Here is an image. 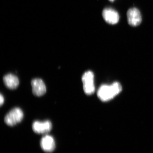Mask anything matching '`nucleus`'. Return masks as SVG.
<instances>
[{
    "instance_id": "f257e3e1",
    "label": "nucleus",
    "mask_w": 153,
    "mask_h": 153,
    "mask_svg": "<svg viewBox=\"0 0 153 153\" xmlns=\"http://www.w3.org/2000/svg\"><path fill=\"white\" fill-rule=\"evenodd\" d=\"M122 87L118 82L111 85H103L99 87L97 91V96L103 102H107L114 98L121 92Z\"/></svg>"
},
{
    "instance_id": "f03ea898",
    "label": "nucleus",
    "mask_w": 153,
    "mask_h": 153,
    "mask_svg": "<svg viewBox=\"0 0 153 153\" xmlns=\"http://www.w3.org/2000/svg\"><path fill=\"white\" fill-rule=\"evenodd\" d=\"M24 116L23 112L21 108H15L6 115L4 122L7 125L13 126L22 121L23 119Z\"/></svg>"
},
{
    "instance_id": "7ed1b4c3",
    "label": "nucleus",
    "mask_w": 153,
    "mask_h": 153,
    "mask_svg": "<svg viewBox=\"0 0 153 153\" xmlns=\"http://www.w3.org/2000/svg\"><path fill=\"white\" fill-rule=\"evenodd\" d=\"M83 90L86 94L91 95L94 93V74L90 71L86 72L82 76Z\"/></svg>"
},
{
    "instance_id": "20e7f679",
    "label": "nucleus",
    "mask_w": 153,
    "mask_h": 153,
    "mask_svg": "<svg viewBox=\"0 0 153 153\" xmlns=\"http://www.w3.org/2000/svg\"><path fill=\"white\" fill-rule=\"evenodd\" d=\"M33 131L36 133L47 134L52 128V124L49 120L41 122L34 121L32 126Z\"/></svg>"
},
{
    "instance_id": "39448f33",
    "label": "nucleus",
    "mask_w": 153,
    "mask_h": 153,
    "mask_svg": "<svg viewBox=\"0 0 153 153\" xmlns=\"http://www.w3.org/2000/svg\"><path fill=\"white\" fill-rule=\"evenodd\" d=\"M128 23L130 26L135 27L141 24L142 18L140 11L135 7L130 9L127 12Z\"/></svg>"
},
{
    "instance_id": "423d86ee",
    "label": "nucleus",
    "mask_w": 153,
    "mask_h": 153,
    "mask_svg": "<svg viewBox=\"0 0 153 153\" xmlns=\"http://www.w3.org/2000/svg\"><path fill=\"white\" fill-rule=\"evenodd\" d=\"M102 16L105 22L109 24L114 25L119 22V14L117 11L112 8L105 9L102 11Z\"/></svg>"
},
{
    "instance_id": "0eeeda50",
    "label": "nucleus",
    "mask_w": 153,
    "mask_h": 153,
    "mask_svg": "<svg viewBox=\"0 0 153 153\" xmlns=\"http://www.w3.org/2000/svg\"><path fill=\"white\" fill-rule=\"evenodd\" d=\"M40 145L42 150L46 152H53L55 148V143L54 138L51 135L45 134L42 138Z\"/></svg>"
},
{
    "instance_id": "6e6552de",
    "label": "nucleus",
    "mask_w": 153,
    "mask_h": 153,
    "mask_svg": "<svg viewBox=\"0 0 153 153\" xmlns=\"http://www.w3.org/2000/svg\"><path fill=\"white\" fill-rule=\"evenodd\" d=\"M31 85L33 94L37 97H41L46 92V87L41 79L36 78L32 80Z\"/></svg>"
},
{
    "instance_id": "1a4fd4ad",
    "label": "nucleus",
    "mask_w": 153,
    "mask_h": 153,
    "mask_svg": "<svg viewBox=\"0 0 153 153\" xmlns=\"http://www.w3.org/2000/svg\"><path fill=\"white\" fill-rule=\"evenodd\" d=\"M3 80L5 86L10 89H16L19 85L18 78L13 74H7L4 76Z\"/></svg>"
},
{
    "instance_id": "9d476101",
    "label": "nucleus",
    "mask_w": 153,
    "mask_h": 153,
    "mask_svg": "<svg viewBox=\"0 0 153 153\" xmlns=\"http://www.w3.org/2000/svg\"><path fill=\"white\" fill-rule=\"evenodd\" d=\"M4 102V97L1 94V95H0V105H1H1L3 104Z\"/></svg>"
},
{
    "instance_id": "9b49d317",
    "label": "nucleus",
    "mask_w": 153,
    "mask_h": 153,
    "mask_svg": "<svg viewBox=\"0 0 153 153\" xmlns=\"http://www.w3.org/2000/svg\"><path fill=\"white\" fill-rule=\"evenodd\" d=\"M109 1H114V0H109Z\"/></svg>"
}]
</instances>
